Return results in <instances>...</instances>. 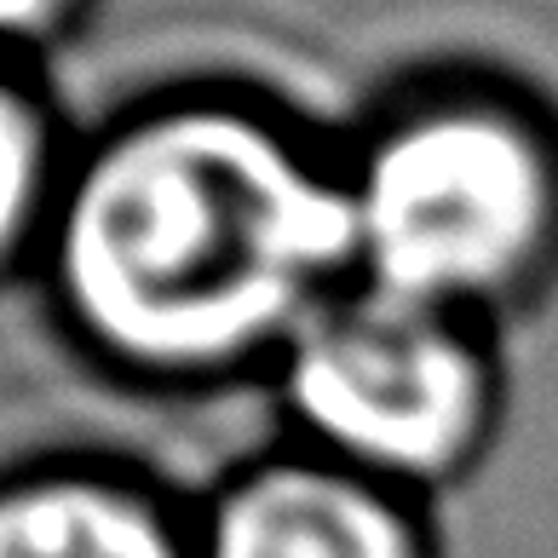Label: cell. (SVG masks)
Returning <instances> with one entry per match:
<instances>
[{
  "mask_svg": "<svg viewBox=\"0 0 558 558\" xmlns=\"http://www.w3.org/2000/svg\"><path fill=\"white\" fill-rule=\"evenodd\" d=\"M357 247V196L242 116L116 138L64 214L58 265L93 335L144 363H225L300 312Z\"/></svg>",
  "mask_w": 558,
  "mask_h": 558,
  "instance_id": "1",
  "label": "cell"
},
{
  "mask_svg": "<svg viewBox=\"0 0 558 558\" xmlns=\"http://www.w3.org/2000/svg\"><path fill=\"white\" fill-rule=\"evenodd\" d=\"M547 231V161L495 116H432L386 138L357 191V254L380 300L426 305L512 277Z\"/></svg>",
  "mask_w": 558,
  "mask_h": 558,
  "instance_id": "2",
  "label": "cell"
},
{
  "mask_svg": "<svg viewBox=\"0 0 558 558\" xmlns=\"http://www.w3.org/2000/svg\"><path fill=\"white\" fill-rule=\"evenodd\" d=\"M294 409L380 466H449L478 426V363L421 305L375 300L317 323L288 363Z\"/></svg>",
  "mask_w": 558,
  "mask_h": 558,
  "instance_id": "3",
  "label": "cell"
},
{
  "mask_svg": "<svg viewBox=\"0 0 558 558\" xmlns=\"http://www.w3.org/2000/svg\"><path fill=\"white\" fill-rule=\"evenodd\" d=\"M214 558H415L409 524L335 472L277 466L225 501Z\"/></svg>",
  "mask_w": 558,
  "mask_h": 558,
  "instance_id": "4",
  "label": "cell"
},
{
  "mask_svg": "<svg viewBox=\"0 0 558 558\" xmlns=\"http://www.w3.org/2000/svg\"><path fill=\"white\" fill-rule=\"evenodd\" d=\"M0 558H179L138 501L93 484L0 495Z\"/></svg>",
  "mask_w": 558,
  "mask_h": 558,
  "instance_id": "5",
  "label": "cell"
},
{
  "mask_svg": "<svg viewBox=\"0 0 558 558\" xmlns=\"http://www.w3.org/2000/svg\"><path fill=\"white\" fill-rule=\"evenodd\" d=\"M40 179V121L12 87H0V247L17 236Z\"/></svg>",
  "mask_w": 558,
  "mask_h": 558,
  "instance_id": "6",
  "label": "cell"
},
{
  "mask_svg": "<svg viewBox=\"0 0 558 558\" xmlns=\"http://www.w3.org/2000/svg\"><path fill=\"white\" fill-rule=\"evenodd\" d=\"M64 0H0V29H40Z\"/></svg>",
  "mask_w": 558,
  "mask_h": 558,
  "instance_id": "7",
  "label": "cell"
}]
</instances>
